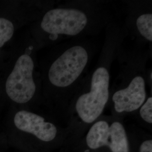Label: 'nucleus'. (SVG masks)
<instances>
[{
    "instance_id": "9d476101",
    "label": "nucleus",
    "mask_w": 152,
    "mask_h": 152,
    "mask_svg": "<svg viewBox=\"0 0 152 152\" xmlns=\"http://www.w3.org/2000/svg\"><path fill=\"white\" fill-rule=\"evenodd\" d=\"M141 117L148 124L152 123V98L147 99L146 102L141 105L140 110Z\"/></svg>"
},
{
    "instance_id": "20e7f679",
    "label": "nucleus",
    "mask_w": 152,
    "mask_h": 152,
    "mask_svg": "<svg viewBox=\"0 0 152 152\" xmlns=\"http://www.w3.org/2000/svg\"><path fill=\"white\" fill-rule=\"evenodd\" d=\"M86 143L91 149L107 146L112 152H129V142L124 127L118 122L109 126L105 121L92 125L86 136Z\"/></svg>"
},
{
    "instance_id": "0eeeda50",
    "label": "nucleus",
    "mask_w": 152,
    "mask_h": 152,
    "mask_svg": "<svg viewBox=\"0 0 152 152\" xmlns=\"http://www.w3.org/2000/svg\"><path fill=\"white\" fill-rule=\"evenodd\" d=\"M14 122L19 130L32 134L42 141H52L56 136L57 129L54 124L45 122L42 117L32 112H18Z\"/></svg>"
},
{
    "instance_id": "39448f33",
    "label": "nucleus",
    "mask_w": 152,
    "mask_h": 152,
    "mask_svg": "<svg viewBox=\"0 0 152 152\" xmlns=\"http://www.w3.org/2000/svg\"><path fill=\"white\" fill-rule=\"evenodd\" d=\"M87 23V16L81 10L55 9L46 13L41 27L50 34L75 36L82 32Z\"/></svg>"
},
{
    "instance_id": "1a4fd4ad",
    "label": "nucleus",
    "mask_w": 152,
    "mask_h": 152,
    "mask_svg": "<svg viewBox=\"0 0 152 152\" xmlns=\"http://www.w3.org/2000/svg\"><path fill=\"white\" fill-rule=\"evenodd\" d=\"M14 27L10 20L0 18V48L13 36Z\"/></svg>"
},
{
    "instance_id": "f03ea898",
    "label": "nucleus",
    "mask_w": 152,
    "mask_h": 152,
    "mask_svg": "<svg viewBox=\"0 0 152 152\" xmlns=\"http://www.w3.org/2000/svg\"><path fill=\"white\" fill-rule=\"evenodd\" d=\"M88 58L87 51L81 46L66 50L51 65L49 71L50 81L56 87L69 86L81 75Z\"/></svg>"
},
{
    "instance_id": "7ed1b4c3",
    "label": "nucleus",
    "mask_w": 152,
    "mask_h": 152,
    "mask_svg": "<svg viewBox=\"0 0 152 152\" xmlns=\"http://www.w3.org/2000/svg\"><path fill=\"white\" fill-rule=\"evenodd\" d=\"M33 61L28 55H23L16 61L6 82V91L12 101L26 103L33 98L36 89L33 78Z\"/></svg>"
},
{
    "instance_id": "9b49d317",
    "label": "nucleus",
    "mask_w": 152,
    "mask_h": 152,
    "mask_svg": "<svg viewBox=\"0 0 152 152\" xmlns=\"http://www.w3.org/2000/svg\"><path fill=\"white\" fill-rule=\"evenodd\" d=\"M140 152H152V140L144 141L140 147Z\"/></svg>"
},
{
    "instance_id": "6e6552de",
    "label": "nucleus",
    "mask_w": 152,
    "mask_h": 152,
    "mask_svg": "<svg viewBox=\"0 0 152 152\" xmlns=\"http://www.w3.org/2000/svg\"><path fill=\"white\" fill-rule=\"evenodd\" d=\"M136 26L141 35L150 42L152 41V14H144L137 19Z\"/></svg>"
},
{
    "instance_id": "423d86ee",
    "label": "nucleus",
    "mask_w": 152,
    "mask_h": 152,
    "mask_svg": "<svg viewBox=\"0 0 152 152\" xmlns=\"http://www.w3.org/2000/svg\"><path fill=\"white\" fill-rule=\"evenodd\" d=\"M146 99L145 83L141 76H136L129 85L115 92L112 100L118 113L131 112L139 108Z\"/></svg>"
},
{
    "instance_id": "f257e3e1",
    "label": "nucleus",
    "mask_w": 152,
    "mask_h": 152,
    "mask_svg": "<svg viewBox=\"0 0 152 152\" xmlns=\"http://www.w3.org/2000/svg\"><path fill=\"white\" fill-rule=\"evenodd\" d=\"M109 75L104 67H99L93 73L91 89L77 100L76 111L84 122L91 124L101 115L109 99Z\"/></svg>"
}]
</instances>
